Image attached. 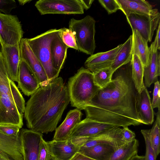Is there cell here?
<instances>
[{"mask_svg":"<svg viewBox=\"0 0 160 160\" xmlns=\"http://www.w3.org/2000/svg\"><path fill=\"white\" fill-rule=\"evenodd\" d=\"M138 93L132 80L131 60L115 71L111 82L84 107L86 118L120 127L139 125Z\"/></svg>","mask_w":160,"mask_h":160,"instance_id":"cell-1","label":"cell"},{"mask_svg":"<svg viewBox=\"0 0 160 160\" xmlns=\"http://www.w3.org/2000/svg\"><path fill=\"white\" fill-rule=\"evenodd\" d=\"M69 102L67 86L61 77L40 87L25 105L24 117L27 127L42 133L55 131Z\"/></svg>","mask_w":160,"mask_h":160,"instance_id":"cell-2","label":"cell"},{"mask_svg":"<svg viewBox=\"0 0 160 160\" xmlns=\"http://www.w3.org/2000/svg\"><path fill=\"white\" fill-rule=\"evenodd\" d=\"M67 86L71 105L80 110H83L100 89L94 84L93 73L83 67L69 78Z\"/></svg>","mask_w":160,"mask_h":160,"instance_id":"cell-3","label":"cell"},{"mask_svg":"<svg viewBox=\"0 0 160 160\" xmlns=\"http://www.w3.org/2000/svg\"><path fill=\"white\" fill-rule=\"evenodd\" d=\"M60 29H52L31 38H25L35 55L43 66L50 82L58 77L60 72L54 68L52 62L50 44L58 34Z\"/></svg>","mask_w":160,"mask_h":160,"instance_id":"cell-4","label":"cell"},{"mask_svg":"<svg viewBox=\"0 0 160 160\" xmlns=\"http://www.w3.org/2000/svg\"><path fill=\"white\" fill-rule=\"evenodd\" d=\"M95 22L93 18L88 15L80 20L72 18L69 22V28L75 36L78 50L91 55L96 47Z\"/></svg>","mask_w":160,"mask_h":160,"instance_id":"cell-5","label":"cell"},{"mask_svg":"<svg viewBox=\"0 0 160 160\" xmlns=\"http://www.w3.org/2000/svg\"><path fill=\"white\" fill-rule=\"evenodd\" d=\"M122 128L116 126L94 136L70 139L80 148H90L99 144H108L118 148L126 143L122 139Z\"/></svg>","mask_w":160,"mask_h":160,"instance_id":"cell-6","label":"cell"},{"mask_svg":"<svg viewBox=\"0 0 160 160\" xmlns=\"http://www.w3.org/2000/svg\"><path fill=\"white\" fill-rule=\"evenodd\" d=\"M24 32L16 15L0 12V43L14 46L20 43Z\"/></svg>","mask_w":160,"mask_h":160,"instance_id":"cell-7","label":"cell"},{"mask_svg":"<svg viewBox=\"0 0 160 160\" xmlns=\"http://www.w3.org/2000/svg\"><path fill=\"white\" fill-rule=\"evenodd\" d=\"M35 5L42 15L84 13V9L80 0H39Z\"/></svg>","mask_w":160,"mask_h":160,"instance_id":"cell-8","label":"cell"},{"mask_svg":"<svg viewBox=\"0 0 160 160\" xmlns=\"http://www.w3.org/2000/svg\"><path fill=\"white\" fill-rule=\"evenodd\" d=\"M126 17L132 31L137 30L148 42L152 41L160 23L158 11L149 15L130 14Z\"/></svg>","mask_w":160,"mask_h":160,"instance_id":"cell-9","label":"cell"},{"mask_svg":"<svg viewBox=\"0 0 160 160\" xmlns=\"http://www.w3.org/2000/svg\"><path fill=\"white\" fill-rule=\"evenodd\" d=\"M23 160H38L42 133L30 129L20 130Z\"/></svg>","mask_w":160,"mask_h":160,"instance_id":"cell-10","label":"cell"},{"mask_svg":"<svg viewBox=\"0 0 160 160\" xmlns=\"http://www.w3.org/2000/svg\"><path fill=\"white\" fill-rule=\"evenodd\" d=\"M20 58L29 67L36 77L40 87L48 85L49 82L42 64L35 55L25 41L22 38L20 43Z\"/></svg>","mask_w":160,"mask_h":160,"instance_id":"cell-11","label":"cell"},{"mask_svg":"<svg viewBox=\"0 0 160 160\" xmlns=\"http://www.w3.org/2000/svg\"><path fill=\"white\" fill-rule=\"evenodd\" d=\"M23 116L10 97L0 92V125H15L21 128L23 125Z\"/></svg>","mask_w":160,"mask_h":160,"instance_id":"cell-12","label":"cell"},{"mask_svg":"<svg viewBox=\"0 0 160 160\" xmlns=\"http://www.w3.org/2000/svg\"><path fill=\"white\" fill-rule=\"evenodd\" d=\"M122 44L105 52L91 55L86 60L85 67L92 73L103 68L110 67L119 51Z\"/></svg>","mask_w":160,"mask_h":160,"instance_id":"cell-13","label":"cell"},{"mask_svg":"<svg viewBox=\"0 0 160 160\" xmlns=\"http://www.w3.org/2000/svg\"><path fill=\"white\" fill-rule=\"evenodd\" d=\"M116 126L86 118L76 125L72 131L69 139L94 136Z\"/></svg>","mask_w":160,"mask_h":160,"instance_id":"cell-14","label":"cell"},{"mask_svg":"<svg viewBox=\"0 0 160 160\" xmlns=\"http://www.w3.org/2000/svg\"><path fill=\"white\" fill-rule=\"evenodd\" d=\"M18 88L24 95L31 96L40 87L35 76L25 62L20 58L18 76Z\"/></svg>","mask_w":160,"mask_h":160,"instance_id":"cell-15","label":"cell"},{"mask_svg":"<svg viewBox=\"0 0 160 160\" xmlns=\"http://www.w3.org/2000/svg\"><path fill=\"white\" fill-rule=\"evenodd\" d=\"M1 45V50L8 72L9 79L14 82H17L20 60V43L14 46Z\"/></svg>","mask_w":160,"mask_h":160,"instance_id":"cell-16","label":"cell"},{"mask_svg":"<svg viewBox=\"0 0 160 160\" xmlns=\"http://www.w3.org/2000/svg\"><path fill=\"white\" fill-rule=\"evenodd\" d=\"M0 153L10 160H23L20 134L8 136L0 132Z\"/></svg>","mask_w":160,"mask_h":160,"instance_id":"cell-17","label":"cell"},{"mask_svg":"<svg viewBox=\"0 0 160 160\" xmlns=\"http://www.w3.org/2000/svg\"><path fill=\"white\" fill-rule=\"evenodd\" d=\"M47 143L52 156L59 160H70L80 149L70 139L63 141L53 139Z\"/></svg>","mask_w":160,"mask_h":160,"instance_id":"cell-18","label":"cell"},{"mask_svg":"<svg viewBox=\"0 0 160 160\" xmlns=\"http://www.w3.org/2000/svg\"><path fill=\"white\" fill-rule=\"evenodd\" d=\"M82 115L80 110L77 108L69 111L64 120L56 128L53 139L63 141L68 139L73 128L81 121Z\"/></svg>","mask_w":160,"mask_h":160,"instance_id":"cell-19","label":"cell"},{"mask_svg":"<svg viewBox=\"0 0 160 160\" xmlns=\"http://www.w3.org/2000/svg\"><path fill=\"white\" fill-rule=\"evenodd\" d=\"M137 107L142 124H152L154 121V112L152 105L151 99L146 86L138 93Z\"/></svg>","mask_w":160,"mask_h":160,"instance_id":"cell-20","label":"cell"},{"mask_svg":"<svg viewBox=\"0 0 160 160\" xmlns=\"http://www.w3.org/2000/svg\"><path fill=\"white\" fill-rule=\"evenodd\" d=\"M160 75V53L156 51L151 46L149 47L148 64L144 67L143 78L145 85L149 88L158 80Z\"/></svg>","mask_w":160,"mask_h":160,"instance_id":"cell-21","label":"cell"},{"mask_svg":"<svg viewBox=\"0 0 160 160\" xmlns=\"http://www.w3.org/2000/svg\"><path fill=\"white\" fill-rule=\"evenodd\" d=\"M126 16L130 14L149 15L158 11L145 0H116Z\"/></svg>","mask_w":160,"mask_h":160,"instance_id":"cell-22","label":"cell"},{"mask_svg":"<svg viewBox=\"0 0 160 160\" xmlns=\"http://www.w3.org/2000/svg\"><path fill=\"white\" fill-rule=\"evenodd\" d=\"M68 48L62 40L59 33L51 42L50 51L52 65L59 72L63 68Z\"/></svg>","mask_w":160,"mask_h":160,"instance_id":"cell-23","label":"cell"},{"mask_svg":"<svg viewBox=\"0 0 160 160\" xmlns=\"http://www.w3.org/2000/svg\"><path fill=\"white\" fill-rule=\"evenodd\" d=\"M132 54L137 55L144 67L147 65L149 55L148 42L136 30L132 31Z\"/></svg>","mask_w":160,"mask_h":160,"instance_id":"cell-24","label":"cell"},{"mask_svg":"<svg viewBox=\"0 0 160 160\" xmlns=\"http://www.w3.org/2000/svg\"><path fill=\"white\" fill-rule=\"evenodd\" d=\"M117 149L109 145L99 144L90 148H80L78 152L94 160H109Z\"/></svg>","mask_w":160,"mask_h":160,"instance_id":"cell-25","label":"cell"},{"mask_svg":"<svg viewBox=\"0 0 160 160\" xmlns=\"http://www.w3.org/2000/svg\"><path fill=\"white\" fill-rule=\"evenodd\" d=\"M139 144L136 139L125 143L113 152L109 160H129L138 154Z\"/></svg>","mask_w":160,"mask_h":160,"instance_id":"cell-26","label":"cell"},{"mask_svg":"<svg viewBox=\"0 0 160 160\" xmlns=\"http://www.w3.org/2000/svg\"><path fill=\"white\" fill-rule=\"evenodd\" d=\"M132 37L130 36L123 44L110 67L114 72L121 66L129 62L132 56Z\"/></svg>","mask_w":160,"mask_h":160,"instance_id":"cell-27","label":"cell"},{"mask_svg":"<svg viewBox=\"0 0 160 160\" xmlns=\"http://www.w3.org/2000/svg\"><path fill=\"white\" fill-rule=\"evenodd\" d=\"M132 80L138 93L145 86L143 82V65L140 60L136 55L132 54Z\"/></svg>","mask_w":160,"mask_h":160,"instance_id":"cell-28","label":"cell"},{"mask_svg":"<svg viewBox=\"0 0 160 160\" xmlns=\"http://www.w3.org/2000/svg\"><path fill=\"white\" fill-rule=\"evenodd\" d=\"M156 119L152 128L149 129L150 143L157 158L160 152V110L156 113Z\"/></svg>","mask_w":160,"mask_h":160,"instance_id":"cell-29","label":"cell"},{"mask_svg":"<svg viewBox=\"0 0 160 160\" xmlns=\"http://www.w3.org/2000/svg\"><path fill=\"white\" fill-rule=\"evenodd\" d=\"M0 92L8 95L11 100L14 102L11 92L8 72L1 50H0Z\"/></svg>","mask_w":160,"mask_h":160,"instance_id":"cell-30","label":"cell"},{"mask_svg":"<svg viewBox=\"0 0 160 160\" xmlns=\"http://www.w3.org/2000/svg\"><path fill=\"white\" fill-rule=\"evenodd\" d=\"M113 73L111 68L109 67L93 73L94 84L100 88H104L111 82Z\"/></svg>","mask_w":160,"mask_h":160,"instance_id":"cell-31","label":"cell"},{"mask_svg":"<svg viewBox=\"0 0 160 160\" xmlns=\"http://www.w3.org/2000/svg\"><path fill=\"white\" fill-rule=\"evenodd\" d=\"M9 81L15 104L19 113L23 116L25 107L24 99L14 82L9 79Z\"/></svg>","mask_w":160,"mask_h":160,"instance_id":"cell-32","label":"cell"},{"mask_svg":"<svg viewBox=\"0 0 160 160\" xmlns=\"http://www.w3.org/2000/svg\"><path fill=\"white\" fill-rule=\"evenodd\" d=\"M59 35L63 42L68 48L78 50L75 36L70 29L65 28L60 29Z\"/></svg>","mask_w":160,"mask_h":160,"instance_id":"cell-33","label":"cell"},{"mask_svg":"<svg viewBox=\"0 0 160 160\" xmlns=\"http://www.w3.org/2000/svg\"><path fill=\"white\" fill-rule=\"evenodd\" d=\"M141 132L144 139L146 145L145 160H156L154 150L151 146L149 138V129H142Z\"/></svg>","mask_w":160,"mask_h":160,"instance_id":"cell-34","label":"cell"},{"mask_svg":"<svg viewBox=\"0 0 160 160\" xmlns=\"http://www.w3.org/2000/svg\"><path fill=\"white\" fill-rule=\"evenodd\" d=\"M54 158L50 151L47 142L43 138L40 144L38 160H52Z\"/></svg>","mask_w":160,"mask_h":160,"instance_id":"cell-35","label":"cell"},{"mask_svg":"<svg viewBox=\"0 0 160 160\" xmlns=\"http://www.w3.org/2000/svg\"><path fill=\"white\" fill-rule=\"evenodd\" d=\"M98 1L108 14L115 12L120 10V7L116 0H99Z\"/></svg>","mask_w":160,"mask_h":160,"instance_id":"cell-36","label":"cell"},{"mask_svg":"<svg viewBox=\"0 0 160 160\" xmlns=\"http://www.w3.org/2000/svg\"><path fill=\"white\" fill-rule=\"evenodd\" d=\"M17 7L14 0H0V12L10 14L11 11Z\"/></svg>","mask_w":160,"mask_h":160,"instance_id":"cell-37","label":"cell"},{"mask_svg":"<svg viewBox=\"0 0 160 160\" xmlns=\"http://www.w3.org/2000/svg\"><path fill=\"white\" fill-rule=\"evenodd\" d=\"M20 128L11 125H0V132L8 136H16L19 134Z\"/></svg>","mask_w":160,"mask_h":160,"instance_id":"cell-38","label":"cell"},{"mask_svg":"<svg viewBox=\"0 0 160 160\" xmlns=\"http://www.w3.org/2000/svg\"><path fill=\"white\" fill-rule=\"evenodd\" d=\"M154 88L153 93V98L152 101V108L160 109V85L158 81L154 83Z\"/></svg>","mask_w":160,"mask_h":160,"instance_id":"cell-39","label":"cell"},{"mask_svg":"<svg viewBox=\"0 0 160 160\" xmlns=\"http://www.w3.org/2000/svg\"><path fill=\"white\" fill-rule=\"evenodd\" d=\"M122 139L126 143L132 141L135 139V133L128 127H122Z\"/></svg>","mask_w":160,"mask_h":160,"instance_id":"cell-40","label":"cell"},{"mask_svg":"<svg viewBox=\"0 0 160 160\" xmlns=\"http://www.w3.org/2000/svg\"><path fill=\"white\" fill-rule=\"evenodd\" d=\"M160 23L158 24L155 40L151 45V46L156 51L160 50Z\"/></svg>","mask_w":160,"mask_h":160,"instance_id":"cell-41","label":"cell"},{"mask_svg":"<svg viewBox=\"0 0 160 160\" xmlns=\"http://www.w3.org/2000/svg\"><path fill=\"white\" fill-rule=\"evenodd\" d=\"M70 160H94L78 152Z\"/></svg>","mask_w":160,"mask_h":160,"instance_id":"cell-42","label":"cell"},{"mask_svg":"<svg viewBox=\"0 0 160 160\" xmlns=\"http://www.w3.org/2000/svg\"><path fill=\"white\" fill-rule=\"evenodd\" d=\"M81 4L84 9L87 10L89 9L91 6L93 0H80Z\"/></svg>","mask_w":160,"mask_h":160,"instance_id":"cell-43","label":"cell"},{"mask_svg":"<svg viewBox=\"0 0 160 160\" xmlns=\"http://www.w3.org/2000/svg\"><path fill=\"white\" fill-rule=\"evenodd\" d=\"M129 160H145L144 156H139L138 154L132 157Z\"/></svg>","mask_w":160,"mask_h":160,"instance_id":"cell-44","label":"cell"},{"mask_svg":"<svg viewBox=\"0 0 160 160\" xmlns=\"http://www.w3.org/2000/svg\"><path fill=\"white\" fill-rule=\"evenodd\" d=\"M20 5H23L26 3L29 2L31 1L30 0H18Z\"/></svg>","mask_w":160,"mask_h":160,"instance_id":"cell-45","label":"cell"},{"mask_svg":"<svg viewBox=\"0 0 160 160\" xmlns=\"http://www.w3.org/2000/svg\"><path fill=\"white\" fill-rule=\"evenodd\" d=\"M0 160H10L8 158L0 153Z\"/></svg>","mask_w":160,"mask_h":160,"instance_id":"cell-46","label":"cell"},{"mask_svg":"<svg viewBox=\"0 0 160 160\" xmlns=\"http://www.w3.org/2000/svg\"><path fill=\"white\" fill-rule=\"evenodd\" d=\"M52 160H59L57 159L54 158L52 159Z\"/></svg>","mask_w":160,"mask_h":160,"instance_id":"cell-47","label":"cell"}]
</instances>
